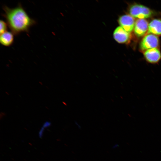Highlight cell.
Wrapping results in <instances>:
<instances>
[{
    "mask_svg": "<svg viewBox=\"0 0 161 161\" xmlns=\"http://www.w3.org/2000/svg\"><path fill=\"white\" fill-rule=\"evenodd\" d=\"M129 13L133 17L139 19L148 18L151 16L152 12L149 8L143 5L135 4L129 9Z\"/></svg>",
    "mask_w": 161,
    "mask_h": 161,
    "instance_id": "cell-2",
    "label": "cell"
},
{
    "mask_svg": "<svg viewBox=\"0 0 161 161\" xmlns=\"http://www.w3.org/2000/svg\"><path fill=\"white\" fill-rule=\"evenodd\" d=\"M159 44V39L158 37L155 35L149 34L145 36L142 40L140 48L142 50L156 48Z\"/></svg>",
    "mask_w": 161,
    "mask_h": 161,
    "instance_id": "cell-3",
    "label": "cell"
},
{
    "mask_svg": "<svg viewBox=\"0 0 161 161\" xmlns=\"http://www.w3.org/2000/svg\"><path fill=\"white\" fill-rule=\"evenodd\" d=\"M3 9L4 13L3 15L14 35L28 32L31 27L36 24L35 21L29 17L21 4L13 8L4 6Z\"/></svg>",
    "mask_w": 161,
    "mask_h": 161,
    "instance_id": "cell-1",
    "label": "cell"
},
{
    "mask_svg": "<svg viewBox=\"0 0 161 161\" xmlns=\"http://www.w3.org/2000/svg\"><path fill=\"white\" fill-rule=\"evenodd\" d=\"M147 21L144 19H139L135 22L134 31L135 35L138 37L144 35L148 29Z\"/></svg>",
    "mask_w": 161,
    "mask_h": 161,
    "instance_id": "cell-6",
    "label": "cell"
},
{
    "mask_svg": "<svg viewBox=\"0 0 161 161\" xmlns=\"http://www.w3.org/2000/svg\"><path fill=\"white\" fill-rule=\"evenodd\" d=\"M118 21L120 27L129 33L134 29L135 21L133 17L130 15L126 14L121 16Z\"/></svg>",
    "mask_w": 161,
    "mask_h": 161,
    "instance_id": "cell-4",
    "label": "cell"
},
{
    "mask_svg": "<svg viewBox=\"0 0 161 161\" xmlns=\"http://www.w3.org/2000/svg\"><path fill=\"white\" fill-rule=\"evenodd\" d=\"M144 55L148 62L153 64L157 63L161 57L160 52L157 48L147 50L144 53Z\"/></svg>",
    "mask_w": 161,
    "mask_h": 161,
    "instance_id": "cell-7",
    "label": "cell"
},
{
    "mask_svg": "<svg viewBox=\"0 0 161 161\" xmlns=\"http://www.w3.org/2000/svg\"><path fill=\"white\" fill-rule=\"evenodd\" d=\"M13 35L12 32L7 31L0 34L1 44L2 45L6 47L11 45L14 41Z\"/></svg>",
    "mask_w": 161,
    "mask_h": 161,
    "instance_id": "cell-9",
    "label": "cell"
},
{
    "mask_svg": "<svg viewBox=\"0 0 161 161\" xmlns=\"http://www.w3.org/2000/svg\"><path fill=\"white\" fill-rule=\"evenodd\" d=\"M113 36L114 40L119 43L127 42L130 37V33L127 32L120 26L117 27L114 30Z\"/></svg>",
    "mask_w": 161,
    "mask_h": 161,
    "instance_id": "cell-5",
    "label": "cell"
},
{
    "mask_svg": "<svg viewBox=\"0 0 161 161\" xmlns=\"http://www.w3.org/2000/svg\"><path fill=\"white\" fill-rule=\"evenodd\" d=\"M0 22V33L1 34L7 31L8 25L7 23L3 20H1Z\"/></svg>",
    "mask_w": 161,
    "mask_h": 161,
    "instance_id": "cell-10",
    "label": "cell"
},
{
    "mask_svg": "<svg viewBox=\"0 0 161 161\" xmlns=\"http://www.w3.org/2000/svg\"><path fill=\"white\" fill-rule=\"evenodd\" d=\"M148 32L157 35L161 34V20L154 19L151 21L148 24Z\"/></svg>",
    "mask_w": 161,
    "mask_h": 161,
    "instance_id": "cell-8",
    "label": "cell"
}]
</instances>
